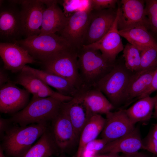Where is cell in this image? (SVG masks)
Listing matches in <instances>:
<instances>
[{
  "label": "cell",
  "instance_id": "cell-1",
  "mask_svg": "<svg viewBox=\"0 0 157 157\" xmlns=\"http://www.w3.org/2000/svg\"><path fill=\"white\" fill-rule=\"evenodd\" d=\"M14 124L5 132L0 144L9 157H23L49 126V124L43 123L22 127Z\"/></svg>",
  "mask_w": 157,
  "mask_h": 157
},
{
  "label": "cell",
  "instance_id": "cell-2",
  "mask_svg": "<svg viewBox=\"0 0 157 157\" xmlns=\"http://www.w3.org/2000/svg\"><path fill=\"white\" fill-rule=\"evenodd\" d=\"M63 102L51 97H33L26 107L12 115L10 119L13 123L22 127L34 124H49L60 112Z\"/></svg>",
  "mask_w": 157,
  "mask_h": 157
},
{
  "label": "cell",
  "instance_id": "cell-3",
  "mask_svg": "<svg viewBox=\"0 0 157 157\" xmlns=\"http://www.w3.org/2000/svg\"><path fill=\"white\" fill-rule=\"evenodd\" d=\"M78 60L79 74L83 87H95L97 83L114 66L99 50L83 45L78 49Z\"/></svg>",
  "mask_w": 157,
  "mask_h": 157
},
{
  "label": "cell",
  "instance_id": "cell-4",
  "mask_svg": "<svg viewBox=\"0 0 157 157\" xmlns=\"http://www.w3.org/2000/svg\"><path fill=\"white\" fill-rule=\"evenodd\" d=\"M15 43L41 63L55 54L72 46L64 38L55 33L30 36Z\"/></svg>",
  "mask_w": 157,
  "mask_h": 157
},
{
  "label": "cell",
  "instance_id": "cell-5",
  "mask_svg": "<svg viewBox=\"0 0 157 157\" xmlns=\"http://www.w3.org/2000/svg\"><path fill=\"white\" fill-rule=\"evenodd\" d=\"M78 49L71 46L55 54L42 64L43 70L69 80L80 90L83 85L79 72Z\"/></svg>",
  "mask_w": 157,
  "mask_h": 157
},
{
  "label": "cell",
  "instance_id": "cell-6",
  "mask_svg": "<svg viewBox=\"0 0 157 157\" xmlns=\"http://www.w3.org/2000/svg\"><path fill=\"white\" fill-rule=\"evenodd\" d=\"M133 73L129 70L124 65L115 63L95 87L100 90L115 107L124 102L125 93Z\"/></svg>",
  "mask_w": 157,
  "mask_h": 157
},
{
  "label": "cell",
  "instance_id": "cell-7",
  "mask_svg": "<svg viewBox=\"0 0 157 157\" xmlns=\"http://www.w3.org/2000/svg\"><path fill=\"white\" fill-rule=\"evenodd\" d=\"M20 6L22 36L25 38L40 34L45 0H12Z\"/></svg>",
  "mask_w": 157,
  "mask_h": 157
},
{
  "label": "cell",
  "instance_id": "cell-8",
  "mask_svg": "<svg viewBox=\"0 0 157 157\" xmlns=\"http://www.w3.org/2000/svg\"><path fill=\"white\" fill-rule=\"evenodd\" d=\"M0 3V38L1 42L15 43L22 36L20 9L12 0Z\"/></svg>",
  "mask_w": 157,
  "mask_h": 157
},
{
  "label": "cell",
  "instance_id": "cell-9",
  "mask_svg": "<svg viewBox=\"0 0 157 157\" xmlns=\"http://www.w3.org/2000/svg\"><path fill=\"white\" fill-rule=\"evenodd\" d=\"M118 4V30L138 27H145L148 30L145 0H122Z\"/></svg>",
  "mask_w": 157,
  "mask_h": 157
},
{
  "label": "cell",
  "instance_id": "cell-10",
  "mask_svg": "<svg viewBox=\"0 0 157 157\" xmlns=\"http://www.w3.org/2000/svg\"><path fill=\"white\" fill-rule=\"evenodd\" d=\"M90 6L87 9L74 13L68 16L60 36L65 39L71 46L79 48L83 42L89 25Z\"/></svg>",
  "mask_w": 157,
  "mask_h": 157
},
{
  "label": "cell",
  "instance_id": "cell-11",
  "mask_svg": "<svg viewBox=\"0 0 157 157\" xmlns=\"http://www.w3.org/2000/svg\"><path fill=\"white\" fill-rule=\"evenodd\" d=\"M117 14V8L91 10L89 25L83 45L95 43L104 36L113 26Z\"/></svg>",
  "mask_w": 157,
  "mask_h": 157
},
{
  "label": "cell",
  "instance_id": "cell-12",
  "mask_svg": "<svg viewBox=\"0 0 157 157\" xmlns=\"http://www.w3.org/2000/svg\"><path fill=\"white\" fill-rule=\"evenodd\" d=\"M10 81L0 86L1 113L12 115L22 110L29 103L30 93Z\"/></svg>",
  "mask_w": 157,
  "mask_h": 157
},
{
  "label": "cell",
  "instance_id": "cell-13",
  "mask_svg": "<svg viewBox=\"0 0 157 157\" xmlns=\"http://www.w3.org/2000/svg\"><path fill=\"white\" fill-rule=\"evenodd\" d=\"M0 56L4 68L13 73L21 72L27 64L38 62L16 43L0 42Z\"/></svg>",
  "mask_w": 157,
  "mask_h": 157
},
{
  "label": "cell",
  "instance_id": "cell-14",
  "mask_svg": "<svg viewBox=\"0 0 157 157\" xmlns=\"http://www.w3.org/2000/svg\"><path fill=\"white\" fill-rule=\"evenodd\" d=\"M106 115V122L101 137L107 143L129 134L135 128L124 109L110 111Z\"/></svg>",
  "mask_w": 157,
  "mask_h": 157
},
{
  "label": "cell",
  "instance_id": "cell-15",
  "mask_svg": "<svg viewBox=\"0 0 157 157\" xmlns=\"http://www.w3.org/2000/svg\"><path fill=\"white\" fill-rule=\"evenodd\" d=\"M49 126L54 141L61 152L66 151L78 140L74 129L66 115L61 110Z\"/></svg>",
  "mask_w": 157,
  "mask_h": 157
},
{
  "label": "cell",
  "instance_id": "cell-16",
  "mask_svg": "<svg viewBox=\"0 0 157 157\" xmlns=\"http://www.w3.org/2000/svg\"><path fill=\"white\" fill-rule=\"evenodd\" d=\"M15 83L23 87L33 97L37 98L52 97L63 102L71 100L73 97L66 96L55 91L41 79L31 74L21 71Z\"/></svg>",
  "mask_w": 157,
  "mask_h": 157
},
{
  "label": "cell",
  "instance_id": "cell-17",
  "mask_svg": "<svg viewBox=\"0 0 157 157\" xmlns=\"http://www.w3.org/2000/svg\"><path fill=\"white\" fill-rule=\"evenodd\" d=\"M119 14V9L118 7L117 17L109 31L98 41L85 45L99 51L105 57L113 63L115 62L117 55L124 49L121 36L118 32L117 21Z\"/></svg>",
  "mask_w": 157,
  "mask_h": 157
},
{
  "label": "cell",
  "instance_id": "cell-18",
  "mask_svg": "<svg viewBox=\"0 0 157 157\" xmlns=\"http://www.w3.org/2000/svg\"><path fill=\"white\" fill-rule=\"evenodd\" d=\"M61 110L69 120L79 140L83 129L90 118L82 100L80 91L71 100L63 102Z\"/></svg>",
  "mask_w": 157,
  "mask_h": 157
},
{
  "label": "cell",
  "instance_id": "cell-19",
  "mask_svg": "<svg viewBox=\"0 0 157 157\" xmlns=\"http://www.w3.org/2000/svg\"><path fill=\"white\" fill-rule=\"evenodd\" d=\"M143 149L142 140L138 128L135 129L129 134L107 143L99 154L122 153L131 154Z\"/></svg>",
  "mask_w": 157,
  "mask_h": 157
},
{
  "label": "cell",
  "instance_id": "cell-20",
  "mask_svg": "<svg viewBox=\"0 0 157 157\" xmlns=\"http://www.w3.org/2000/svg\"><path fill=\"white\" fill-rule=\"evenodd\" d=\"M58 1L46 0L40 34L60 32L65 25L67 17L57 4Z\"/></svg>",
  "mask_w": 157,
  "mask_h": 157
},
{
  "label": "cell",
  "instance_id": "cell-21",
  "mask_svg": "<svg viewBox=\"0 0 157 157\" xmlns=\"http://www.w3.org/2000/svg\"><path fill=\"white\" fill-rule=\"evenodd\" d=\"M21 71L37 76L48 85L55 88L58 92L65 96L74 97L80 90L69 80L44 70L37 69L26 65Z\"/></svg>",
  "mask_w": 157,
  "mask_h": 157
},
{
  "label": "cell",
  "instance_id": "cell-22",
  "mask_svg": "<svg viewBox=\"0 0 157 157\" xmlns=\"http://www.w3.org/2000/svg\"><path fill=\"white\" fill-rule=\"evenodd\" d=\"M81 94L90 118L96 114L106 115L115 108L102 92L95 87L83 88Z\"/></svg>",
  "mask_w": 157,
  "mask_h": 157
},
{
  "label": "cell",
  "instance_id": "cell-23",
  "mask_svg": "<svg viewBox=\"0 0 157 157\" xmlns=\"http://www.w3.org/2000/svg\"><path fill=\"white\" fill-rule=\"evenodd\" d=\"M121 36L141 51L150 47L157 49V40L147 28L138 27L118 30Z\"/></svg>",
  "mask_w": 157,
  "mask_h": 157
},
{
  "label": "cell",
  "instance_id": "cell-24",
  "mask_svg": "<svg viewBox=\"0 0 157 157\" xmlns=\"http://www.w3.org/2000/svg\"><path fill=\"white\" fill-rule=\"evenodd\" d=\"M155 71H139L133 73L125 93L124 102L138 98L145 92L151 85Z\"/></svg>",
  "mask_w": 157,
  "mask_h": 157
},
{
  "label": "cell",
  "instance_id": "cell-25",
  "mask_svg": "<svg viewBox=\"0 0 157 157\" xmlns=\"http://www.w3.org/2000/svg\"><path fill=\"white\" fill-rule=\"evenodd\" d=\"M157 99L154 97L147 96L139 99L131 106L124 110L132 123L135 125L139 122L149 120L153 115V110Z\"/></svg>",
  "mask_w": 157,
  "mask_h": 157
},
{
  "label": "cell",
  "instance_id": "cell-26",
  "mask_svg": "<svg viewBox=\"0 0 157 157\" xmlns=\"http://www.w3.org/2000/svg\"><path fill=\"white\" fill-rule=\"evenodd\" d=\"M106 121L100 114L92 116L83 129L79 140L78 148L75 157H81L86 145L96 138L102 131Z\"/></svg>",
  "mask_w": 157,
  "mask_h": 157
},
{
  "label": "cell",
  "instance_id": "cell-27",
  "mask_svg": "<svg viewBox=\"0 0 157 157\" xmlns=\"http://www.w3.org/2000/svg\"><path fill=\"white\" fill-rule=\"evenodd\" d=\"M57 149L49 126L23 157H50L55 153Z\"/></svg>",
  "mask_w": 157,
  "mask_h": 157
},
{
  "label": "cell",
  "instance_id": "cell-28",
  "mask_svg": "<svg viewBox=\"0 0 157 157\" xmlns=\"http://www.w3.org/2000/svg\"><path fill=\"white\" fill-rule=\"evenodd\" d=\"M123 56L126 68L132 73L139 71L140 66L141 51L136 47L128 43L123 50Z\"/></svg>",
  "mask_w": 157,
  "mask_h": 157
},
{
  "label": "cell",
  "instance_id": "cell-29",
  "mask_svg": "<svg viewBox=\"0 0 157 157\" xmlns=\"http://www.w3.org/2000/svg\"><path fill=\"white\" fill-rule=\"evenodd\" d=\"M157 68V49L150 47L141 51L139 71H155Z\"/></svg>",
  "mask_w": 157,
  "mask_h": 157
},
{
  "label": "cell",
  "instance_id": "cell-30",
  "mask_svg": "<svg viewBox=\"0 0 157 157\" xmlns=\"http://www.w3.org/2000/svg\"><path fill=\"white\" fill-rule=\"evenodd\" d=\"M145 1L148 30L157 40V0H147Z\"/></svg>",
  "mask_w": 157,
  "mask_h": 157
},
{
  "label": "cell",
  "instance_id": "cell-31",
  "mask_svg": "<svg viewBox=\"0 0 157 157\" xmlns=\"http://www.w3.org/2000/svg\"><path fill=\"white\" fill-rule=\"evenodd\" d=\"M62 4L64 13L67 17L76 12L87 9L90 6L88 0H63ZM67 16V17H68Z\"/></svg>",
  "mask_w": 157,
  "mask_h": 157
},
{
  "label": "cell",
  "instance_id": "cell-32",
  "mask_svg": "<svg viewBox=\"0 0 157 157\" xmlns=\"http://www.w3.org/2000/svg\"><path fill=\"white\" fill-rule=\"evenodd\" d=\"M107 143L104 140L96 139L87 144L84 148L81 157H94Z\"/></svg>",
  "mask_w": 157,
  "mask_h": 157
},
{
  "label": "cell",
  "instance_id": "cell-33",
  "mask_svg": "<svg viewBox=\"0 0 157 157\" xmlns=\"http://www.w3.org/2000/svg\"><path fill=\"white\" fill-rule=\"evenodd\" d=\"M91 10H101L115 8L119 1L117 0H89Z\"/></svg>",
  "mask_w": 157,
  "mask_h": 157
},
{
  "label": "cell",
  "instance_id": "cell-34",
  "mask_svg": "<svg viewBox=\"0 0 157 157\" xmlns=\"http://www.w3.org/2000/svg\"><path fill=\"white\" fill-rule=\"evenodd\" d=\"M143 149L157 156V140L149 134L144 141L142 140Z\"/></svg>",
  "mask_w": 157,
  "mask_h": 157
},
{
  "label": "cell",
  "instance_id": "cell-35",
  "mask_svg": "<svg viewBox=\"0 0 157 157\" xmlns=\"http://www.w3.org/2000/svg\"><path fill=\"white\" fill-rule=\"evenodd\" d=\"M156 91H157V68L155 71L149 87L138 98L139 99L147 96H150L151 94Z\"/></svg>",
  "mask_w": 157,
  "mask_h": 157
},
{
  "label": "cell",
  "instance_id": "cell-36",
  "mask_svg": "<svg viewBox=\"0 0 157 157\" xmlns=\"http://www.w3.org/2000/svg\"><path fill=\"white\" fill-rule=\"evenodd\" d=\"M13 123L10 118H0V137L1 140L3 138L5 132L12 125Z\"/></svg>",
  "mask_w": 157,
  "mask_h": 157
},
{
  "label": "cell",
  "instance_id": "cell-37",
  "mask_svg": "<svg viewBox=\"0 0 157 157\" xmlns=\"http://www.w3.org/2000/svg\"><path fill=\"white\" fill-rule=\"evenodd\" d=\"M10 81L8 74L3 69L1 68L0 70V86Z\"/></svg>",
  "mask_w": 157,
  "mask_h": 157
},
{
  "label": "cell",
  "instance_id": "cell-38",
  "mask_svg": "<svg viewBox=\"0 0 157 157\" xmlns=\"http://www.w3.org/2000/svg\"><path fill=\"white\" fill-rule=\"evenodd\" d=\"M94 157H129L128 154H123L120 155L118 153H108L98 154Z\"/></svg>",
  "mask_w": 157,
  "mask_h": 157
},
{
  "label": "cell",
  "instance_id": "cell-39",
  "mask_svg": "<svg viewBox=\"0 0 157 157\" xmlns=\"http://www.w3.org/2000/svg\"><path fill=\"white\" fill-rule=\"evenodd\" d=\"M128 155L129 157H151L145 153L139 152Z\"/></svg>",
  "mask_w": 157,
  "mask_h": 157
},
{
  "label": "cell",
  "instance_id": "cell-40",
  "mask_svg": "<svg viewBox=\"0 0 157 157\" xmlns=\"http://www.w3.org/2000/svg\"><path fill=\"white\" fill-rule=\"evenodd\" d=\"M151 134L153 137L157 140V124L154 126Z\"/></svg>",
  "mask_w": 157,
  "mask_h": 157
},
{
  "label": "cell",
  "instance_id": "cell-41",
  "mask_svg": "<svg viewBox=\"0 0 157 157\" xmlns=\"http://www.w3.org/2000/svg\"><path fill=\"white\" fill-rule=\"evenodd\" d=\"M156 96L157 99L154 106V111L153 113V117L154 118L157 119V94Z\"/></svg>",
  "mask_w": 157,
  "mask_h": 157
},
{
  "label": "cell",
  "instance_id": "cell-42",
  "mask_svg": "<svg viewBox=\"0 0 157 157\" xmlns=\"http://www.w3.org/2000/svg\"><path fill=\"white\" fill-rule=\"evenodd\" d=\"M3 150L1 145H0V157H6L3 153Z\"/></svg>",
  "mask_w": 157,
  "mask_h": 157
},
{
  "label": "cell",
  "instance_id": "cell-43",
  "mask_svg": "<svg viewBox=\"0 0 157 157\" xmlns=\"http://www.w3.org/2000/svg\"><path fill=\"white\" fill-rule=\"evenodd\" d=\"M50 157H53L52 156ZM65 157V156H63V155H61L59 156H58V157Z\"/></svg>",
  "mask_w": 157,
  "mask_h": 157
}]
</instances>
